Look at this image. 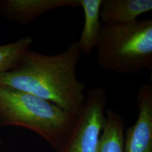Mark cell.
I'll list each match as a JSON object with an SVG mask.
<instances>
[{"label":"cell","instance_id":"obj_11","mask_svg":"<svg viewBox=\"0 0 152 152\" xmlns=\"http://www.w3.org/2000/svg\"><path fill=\"white\" fill-rule=\"evenodd\" d=\"M1 136H0V149H1Z\"/></svg>","mask_w":152,"mask_h":152},{"label":"cell","instance_id":"obj_6","mask_svg":"<svg viewBox=\"0 0 152 152\" xmlns=\"http://www.w3.org/2000/svg\"><path fill=\"white\" fill-rule=\"evenodd\" d=\"M79 7L78 0H1L0 14L11 21L27 25L49 11Z\"/></svg>","mask_w":152,"mask_h":152},{"label":"cell","instance_id":"obj_5","mask_svg":"<svg viewBox=\"0 0 152 152\" xmlns=\"http://www.w3.org/2000/svg\"><path fill=\"white\" fill-rule=\"evenodd\" d=\"M135 123L124 134V152H152V85L144 83L137 94Z\"/></svg>","mask_w":152,"mask_h":152},{"label":"cell","instance_id":"obj_4","mask_svg":"<svg viewBox=\"0 0 152 152\" xmlns=\"http://www.w3.org/2000/svg\"><path fill=\"white\" fill-rule=\"evenodd\" d=\"M107 93L101 87L89 90L67 137L57 152H96L105 123Z\"/></svg>","mask_w":152,"mask_h":152},{"label":"cell","instance_id":"obj_9","mask_svg":"<svg viewBox=\"0 0 152 152\" xmlns=\"http://www.w3.org/2000/svg\"><path fill=\"white\" fill-rule=\"evenodd\" d=\"M105 123L96 152H124L125 121L117 111L106 109Z\"/></svg>","mask_w":152,"mask_h":152},{"label":"cell","instance_id":"obj_10","mask_svg":"<svg viewBox=\"0 0 152 152\" xmlns=\"http://www.w3.org/2000/svg\"><path fill=\"white\" fill-rule=\"evenodd\" d=\"M33 42L30 36H25L13 42L0 45V74L12 69Z\"/></svg>","mask_w":152,"mask_h":152},{"label":"cell","instance_id":"obj_7","mask_svg":"<svg viewBox=\"0 0 152 152\" xmlns=\"http://www.w3.org/2000/svg\"><path fill=\"white\" fill-rule=\"evenodd\" d=\"M151 10V0H102L100 20L102 26L128 24Z\"/></svg>","mask_w":152,"mask_h":152},{"label":"cell","instance_id":"obj_8","mask_svg":"<svg viewBox=\"0 0 152 152\" xmlns=\"http://www.w3.org/2000/svg\"><path fill=\"white\" fill-rule=\"evenodd\" d=\"M83 8L85 23L80 37L77 42L81 54L89 56L96 48L102 26L100 20V8L102 0H78Z\"/></svg>","mask_w":152,"mask_h":152},{"label":"cell","instance_id":"obj_2","mask_svg":"<svg viewBox=\"0 0 152 152\" xmlns=\"http://www.w3.org/2000/svg\"><path fill=\"white\" fill-rule=\"evenodd\" d=\"M77 115L35 95L0 85V127L14 125L33 131L56 151Z\"/></svg>","mask_w":152,"mask_h":152},{"label":"cell","instance_id":"obj_1","mask_svg":"<svg viewBox=\"0 0 152 152\" xmlns=\"http://www.w3.org/2000/svg\"><path fill=\"white\" fill-rule=\"evenodd\" d=\"M81 55L75 42L54 55L30 49L12 69L0 74V85L35 95L77 114L86 96L85 83L77 75Z\"/></svg>","mask_w":152,"mask_h":152},{"label":"cell","instance_id":"obj_3","mask_svg":"<svg viewBox=\"0 0 152 152\" xmlns=\"http://www.w3.org/2000/svg\"><path fill=\"white\" fill-rule=\"evenodd\" d=\"M98 66L117 74L152 71V19L103 26L96 47Z\"/></svg>","mask_w":152,"mask_h":152}]
</instances>
